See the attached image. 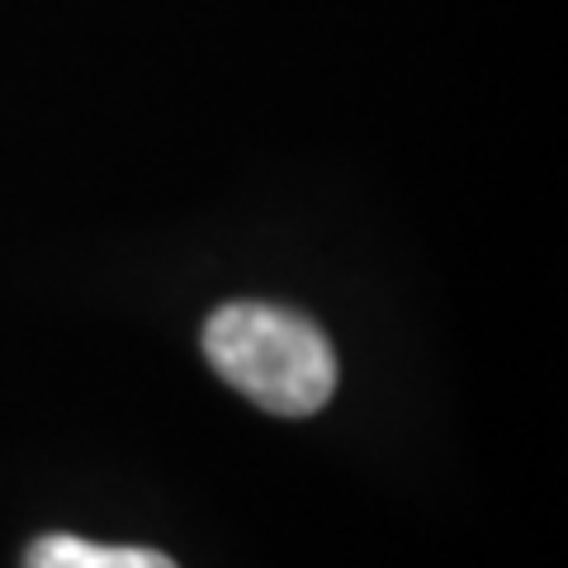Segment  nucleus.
Returning a JSON list of instances; mask_svg holds the SVG:
<instances>
[{"label":"nucleus","instance_id":"nucleus-2","mask_svg":"<svg viewBox=\"0 0 568 568\" xmlns=\"http://www.w3.org/2000/svg\"><path fill=\"white\" fill-rule=\"evenodd\" d=\"M114 545H95L81 536H39L29 545L24 568H110Z\"/></svg>","mask_w":568,"mask_h":568},{"label":"nucleus","instance_id":"nucleus-3","mask_svg":"<svg viewBox=\"0 0 568 568\" xmlns=\"http://www.w3.org/2000/svg\"><path fill=\"white\" fill-rule=\"evenodd\" d=\"M110 568H175V559L162 555V549H148V545H123L110 555Z\"/></svg>","mask_w":568,"mask_h":568},{"label":"nucleus","instance_id":"nucleus-1","mask_svg":"<svg viewBox=\"0 0 568 568\" xmlns=\"http://www.w3.org/2000/svg\"><path fill=\"white\" fill-rule=\"evenodd\" d=\"M204 361L275 417H313L336 388V351L313 317L275 304H223L204 323Z\"/></svg>","mask_w":568,"mask_h":568}]
</instances>
